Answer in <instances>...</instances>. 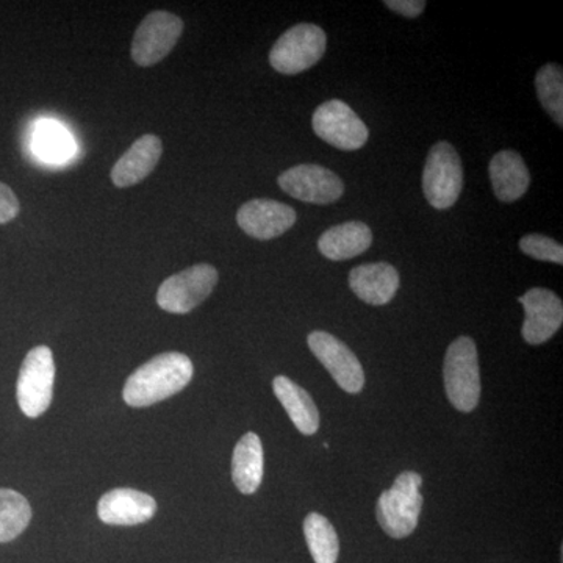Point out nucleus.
<instances>
[{
	"mask_svg": "<svg viewBox=\"0 0 563 563\" xmlns=\"http://www.w3.org/2000/svg\"><path fill=\"white\" fill-rule=\"evenodd\" d=\"M192 362L180 352H165L140 366L125 383L124 401L131 407H150L165 401L191 383Z\"/></svg>",
	"mask_w": 563,
	"mask_h": 563,
	"instance_id": "obj_1",
	"label": "nucleus"
},
{
	"mask_svg": "<svg viewBox=\"0 0 563 563\" xmlns=\"http://www.w3.org/2000/svg\"><path fill=\"white\" fill-rule=\"evenodd\" d=\"M444 390L459 412L470 413L481 399L479 355L470 336H459L448 347L443 365Z\"/></svg>",
	"mask_w": 563,
	"mask_h": 563,
	"instance_id": "obj_2",
	"label": "nucleus"
},
{
	"mask_svg": "<svg viewBox=\"0 0 563 563\" xmlns=\"http://www.w3.org/2000/svg\"><path fill=\"white\" fill-rule=\"evenodd\" d=\"M422 477L415 472H404L396 477L390 490L383 492L377 501V521L393 539H404L417 529L420 520Z\"/></svg>",
	"mask_w": 563,
	"mask_h": 563,
	"instance_id": "obj_3",
	"label": "nucleus"
},
{
	"mask_svg": "<svg viewBox=\"0 0 563 563\" xmlns=\"http://www.w3.org/2000/svg\"><path fill=\"white\" fill-rule=\"evenodd\" d=\"M463 188L462 161L453 144L439 141L429 151L422 173V191L433 209H451Z\"/></svg>",
	"mask_w": 563,
	"mask_h": 563,
	"instance_id": "obj_4",
	"label": "nucleus"
},
{
	"mask_svg": "<svg viewBox=\"0 0 563 563\" xmlns=\"http://www.w3.org/2000/svg\"><path fill=\"white\" fill-rule=\"evenodd\" d=\"M328 47V36L314 24H298L288 29L269 52L273 69L285 76H295L312 68L321 60Z\"/></svg>",
	"mask_w": 563,
	"mask_h": 563,
	"instance_id": "obj_5",
	"label": "nucleus"
},
{
	"mask_svg": "<svg viewBox=\"0 0 563 563\" xmlns=\"http://www.w3.org/2000/svg\"><path fill=\"white\" fill-rule=\"evenodd\" d=\"M55 362L47 346H36L29 352L18 377V404L22 413L38 418L49 409L54 395Z\"/></svg>",
	"mask_w": 563,
	"mask_h": 563,
	"instance_id": "obj_6",
	"label": "nucleus"
},
{
	"mask_svg": "<svg viewBox=\"0 0 563 563\" xmlns=\"http://www.w3.org/2000/svg\"><path fill=\"white\" fill-rule=\"evenodd\" d=\"M217 284V268L199 263L163 282L157 292L158 307L169 313H190L209 298Z\"/></svg>",
	"mask_w": 563,
	"mask_h": 563,
	"instance_id": "obj_7",
	"label": "nucleus"
},
{
	"mask_svg": "<svg viewBox=\"0 0 563 563\" xmlns=\"http://www.w3.org/2000/svg\"><path fill=\"white\" fill-rule=\"evenodd\" d=\"M184 33V21L169 11H152L147 14L132 41V58L141 68L157 65L172 54Z\"/></svg>",
	"mask_w": 563,
	"mask_h": 563,
	"instance_id": "obj_8",
	"label": "nucleus"
},
{
	"mask_svg": "<svg viewBox=\"0 0 563 563\" xmlns=\"http://www.w3.org/2000/svg\"><path fill=\"white\" fill-rule=\"evenodd\" d=\"M312 125L322 141L342 151L361 150L369 136L365 122L339 99L321 103L314 110Z\"/></svg>",
	"mask_w": 563,
	"mask_h": 563,
	"instance_id": "obj_9",
	"label": "nucleus"
},
{
	"mask_svg": "<svg viewBox=\"0 0 563 563\" xmlns=\"http://www.w3.org/2000/svg\"><path fill=\"white\" fill-rule=\"evenodd\" d=\"M307 343L314 357L328 369L340 388L352 395L362 391L365 385V373L357 355L346 344L340 342L332 333L324 331L310 333Z\"/></svg>",
	"mask_w": 563,
	"mask_h": 563,
	"instance_id": "obj_10",
	"label": "nucleus"
},
{
	"mask_svg": "<svg viewBox=\"0 0 563 563\" xmlns=\"http://www.w3.org/2000/svg\"><path fill=\"white\" fill-rule=\"evenodd\" d=\"M279 187L302 202L328 206L342 198L343 180L331 169L318 165H299L279 176Z\"/></svg>",
	"mask_w": 563,
	"mask_h": 563,
	"instance_id": "obj_11",
	"label": "nucleus"
},
{
	"mask_svg": "<svg viewBox=\"0 0 563 563\" xmlns=\"http://www.w3.org/2000/svg\"><path fill=\"white\" fill-rule=\"evenodd\" d=\"M518 301L525 307L526 317L521 333L526 343L537 346L553 339L554 333L562 328V299L547 288H532Z\"/></svg>",
	"mask_w": 563,
	"mask_h": 563,
	"instance_id": "obj_12",
	"label": "nucleus"
},
{
	"mask_svg": "<svg viewBox=\"0 0 563 563\" xmlns=\"http://www.w3.org/2000/svg\"><path fill=\"white\" fill-rule=\"evenodd\" d=\"M236 222L246 235L266 242L284 235L295 225L296 211L287 203L273 199H252L240 207Z\"/></svg>",
	"mask_w": 563,
	"mask_h": 563,
	"instance_id": "obj_13",
	"label": "nucleus"
},
{
	"mask_svg": "<svg viewBox=\"0 0 563 563\" xmlns=\"http://www.w3.org/2000/svg\"><path fill=\"white\" fill-rule=\"evenodd\" d=\"M157 512V503L147 493L133 488H114L99 499L98 515L111 526L147 523Z\"/></svg>",
	"mask_w": 563,
	"mask_h": 563,
	"instance_id": "obj_14",
	"label": "nucleus"
},
{
	"mask_svg": "<svg viewBox=\"0 0 563 563\" xmlns=\"http://www.w3.org/2000/svg\"><path fill=\"white\" fill-rule=\"evenodd\" d=\"M163 154V143L157 135L141 136L111 169L114 187L129 188L140 184L157 168Z\"/></svg>",
	"mask_w": 563,
	"mask_h": 563,
	"instance_id": "obj_15",
	"label": "nucleus"
},
{
	"mask_svg": "<svg viewBox=\"0 0 563 563\" xmlns=\"http://www.w3.org/2000/svg\"><path fill=\"white\" fill-rule=\"evenodd\" d=\"M350 287L363 302L385 306L398 291L399 274L390 263H365L352 269Z\"/></svg>",
	"mask_w": 563,
	"mask_h": 563,
	"instance_id": "obj_16",
	"label": "nucleus"
},
{
	"mask_svg": "<svg viewBox=\"0 0 563 563\" xmlns=\"http://www.w3.org/2000/svg\"><path fill=\"white\" fill-rule=\"evenodd\" d=\"M490 180L496 198L503 202H515L523 198L531 185V174L518 152L501 151L492 158Z\"/></svg>",
	"mask_w": 563,
	"mask_h": 563,
	"instance_id": "obj_17",
	"label": "nucleus"
},
{
	"mask_svg": "<svg viewBox=\"0 0 563 563\" xmlns=\"http://www.w3.org/2000/svg\"><path fill=\"white\" fill-rule=\"evenodd\" d=\"M372 243V229L365 222L350 221L333 225L322 233L318 240V250L329 261H350L368 251Z\"/></svg>",
	"mask_w": 563,
	"mask_h": 563,
	"instance_id": "obj_18",
	"label": "nucleus"
},
{
	"mask_svg": "<svg viewBox=\"0 0 563 563\" xmlns=\"http://www.w3.org/2000/svg\"><path fill=\"white\" fill-rule=\"evenodd\" d=\"M273 390L299 432L303 435L317 433L320 429V412L309 393L285 376L274 379Z\"/></svg>",
	"mask_w": 563,
	"mask_h": 563,
	"instance_id": "obj_19",
	"label": "nucleus"
},
{
	"mask_svg": "<svg viewBox=\"0 0 563 563\" xmlns=\"http://www.w3.org/2000/svg\"><path fill=\"white\" fill-rule=\"evenodd\" d=\"M265 470V455L261 437L247 432L236 443L232 457V479L243 495H252L258 490Z\"/></svg>",
	"mask_w": 563,
	"mask_h": 563,
	"instance_id": "obj_20",
	"label": "nucleus"
},
{
	"mask_svg": "<svg viewBox=\"0 0 563 563\" xmlns=\"http://www.w3.org/2000/svg\"><path fill=\"white\" fill-rule=\"evenodd\" d=\"M303 536L314 563H336L340 553L339 536L328 518L317 512L307 515Z\"/></svg>",
	"mask_w": 563,
	"mask_h": 563,
	"instance_id": "obj_21",
	"label": "nucleus"
},
{
	"mask_svg": "<svg viewBox=\"0 0 563 563\" xmlns=\"http://www.w3.org/2000/svg\"><path fill=\"white\" fill-rule=\"evenodd\" d=\"M32 520L31 504L21 493L0 488V543L11 542Z\"/></svg>",
	"mask_w": 563,
	"mask_h": 563,
	"instance_id": "obj_22",
	"label": "nucleus"
},
{
	"mask_svg": "<svg viewBox=\"0 0 563 563\" xmlns=\"http://www.w3.org/2000/svg\"><path fill=\"white\" fill-rule=\"evenodd\" d=\"M33 150L46 162H65L74 152L73 139L57 122H40L33 136Z\"/></svg>",
	"mask_w": 563,
	"mask_h": 563,
	"instance_id": "obj_23",
	"label": "nucleus"
},
{
	"mask_svg": "<svg viewBox=\"0 0 563 563\" xmlns=\"http://www.w3.org/2000/svg\"><path fill=\"white\" fill-rule=\"evenodd\" d=\"M537 96L543 109L559 128L563 125V70L559 65H544L536 77Z\"/></svg>",
	"mask_w": 563,
	"mask_h": 563,
	"instance_id": "obj_24",
	"label": "nucleus"
},
{
	"mask_svg": "<svg viewBox=\"0 0 563 563\" xmlns=\"http://www.w3.org/2000/svg\"><path fill=\"white\" fill-rule=\"evenodd\" d=\"M520 250L536 261L553 262L558 265L563 263L562 244L550 236L540 235V233H529L523 236L520 240Z\"/></svg>",
	"mask_w": 563,
	"mask_h": 563,
	"instance_id": "obj_25",
	"label": "nucleus"
},
{
	"mask_svg": "<svg viewBox=\"0 0 563 563\" xmlns=\"http://www.w3.org/2000/svg\"><path fill=\"white\" fill-rule=\"evenodd\" d=\"M21 206L9 185L0 181V224L13 221L20 214Z\"/></svg>",
	"mask_w": 563,
	"mask_h": 563,
	"instance_id": "obj_26",
	"label": "nucleus"
},
{
	"mask_svg": "<svg viewBox=\"0 0 563 563\" xmlns=\"http://www.w3.org/2000/svg\"><path fill=\"white\" fill-rule=\"evenodd\" d=\"M384 3L388 9L402 14V16L410 18V20L420 16L426 9L424 0H385Z\"/></svg>",
	"mask_w": 563,
	"mask_h": 563,
	"instance_id": "obj_27",
	"label": "nucleus"
}]
</instances>
